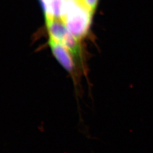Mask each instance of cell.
Returning a JSON list of instances; mask_svg holds the SVG:
<instances>
[{
    "label": "cell",
    "mask_w": 153,
    "mask_h": 153,
    "mask_svg": "<svg viewBox=\"0 0 153 153\" xmlns=\"http://www.w3.org/2000/svg\"><path fill=\"white\" fill-rule=\"evenodd\" d=\"M93 14L83 0H66L62 19L69 31L80 41L88 35Z\"/></svg>",
    "instance_id": "6da1fadb"
},
{
    "label": "cell",
    "mask_w": 153,
    "mask_h": 153,
    "mask_svg": "<svg viewBox=\"0 0 153 153\" xmlns=\"http://www.w3.org/2000/svg\"><path fill=\"white\" fill-rule=\"evenodd\" d=\"M48 43L55 58L66 71L70 73L73 80L76 83L78 75L73 56L62 45L53 39L49 38Z\"/></svg>",
    "instance_id": "7a4b0ae2"
},
{
    "label": "cell",
    "mask_w": 153,
    "mask_h": 153,
    "mask_svg": "<svg viewBox=\"0 0 153 153\" xmlns=\"http://www.w3.org/2000/svg\"><path fill=\"white\" fill-rule=\"evenodd\" d=\"M45 18H61L64 14L66 0H40Z\"/></svg>",
    "instance_id": "3957f363"
},
{
    "label": "cell",
    "mask_w": 153,
    "mask_h": 153,
    "mask_svg": "<svg viewBox=\"0 0 153 153\" xmlns=\"http://www.w3.org/2000/svg\"><path fill=\"white\" fill-rule=\"evenodd\" d=\"M83 1L90 10L94 13L97 7L98 0H83Z\"/></svg>",
    "instance_id": "277c9868"
}]
</instances>
